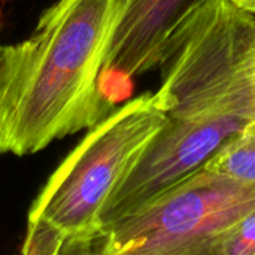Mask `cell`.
<instances>
[{"label": "cell", "instance_id": "9c48e42d", "mask_svg": "<svg viewBox=\"0 0 255 255\" xmlns=\"http://www.w3.org/2000/svg\"><path fill=\"white\" fill-rule=\"evenodd\" d=\"M221 255H255V209L227 233Z\"/></svg>", "mask_w": 255, "mask_h": 255}, {"label": "cell", "instance_id": "52a82bcc", "mask_svg": "<svg viewBox=\"0 0 255 255\" xmlns=\"http://www.w3.org/2000/svg\"><path fill=\"white\" fill-rule=\"evenodd\" d=\"M205 169L255 185V120L229 139Z\"/></svg>", "mask_w": 255, "mask_h": 255}, {"label": "cell", "instance_id": "8fae6325", "mask_svg": "<svg viewBox=\"0 0 255 255\" xmlns=\"http://www.w3.org/2000/svg\"><path fill=\"white\" fill-rule=\"evenodd\" d=\"M238 9L250 15L255 21V0H230Z\"/></svg>", "mask_w": 255, "mask_h": 255}, {"label": "cell", "instance_id": "30bf717a", "mask_svg": "<svg viewBox=\"0 0 255 255\" xmlns=\"http://www.w3.org/2000/svg\"><path fill=\"white\" fill-rule=\"evenodd\" d=\"M99 235L66 238L57 255H99Z\"/></svg>", "mask_w": 255, "mask_h": 255}, {"label": "cell", "instance_id": "277c9868", "mask_svg": "<svg viewBox=\"0 0 255 255\" xmlns=\"http://www.w3.org/2000/svg\"><path fill=\"white\" fill-rule=\"evenodd\" d=\"M255 209V185L202 169L99 235V255H221Z\"/></svg>", "mask_w": 255, "mask_h": 255}, {"label": "cell", "instance_id": "8992f818", "mask_svg": "<svg viewBox=\"0 0 255 255\" xmlns=\"http://www.w3.org/2000/svg\"><path fill=\"white\" fill-rule=\"evenodd\" d=\"M202 1H118V15L99 81L102 96L112 108L128 100L136 78L160 66L170 36Z\"/></svg>", "mask_w": 255, "mask_h": 255}, {"label": "cell", "instance_id": "3957f363", "mask_svg": "<svg viewBox=\"0 0 255 255\" xmlns=\"http://www.w3.org/2000/svg\"><path fill=\"white\" fill-rule=\"evenodd\" d=\"M164 123L155 93L121 103L52 172L33 200L27 221H43L64 239L99 235L111 197Z\"/></svg>", "mask_w": 255, "mask_h": 255}, {"label": "cell", "instance_id": "6da1fadb", "mask_svg": "<svg viewBox=\"0 0 255 255\" xmlns=\"http://www.w3.org/2000/svg\"><path fill=\"white\" fill-rule=\"evenodd\" d=\"M120 0H57L21 42L0 45V154L42 151L117 108L100 75Z\"/></svg>", "mask_w": 255, "mask_h": 255}, {"label": "cell", "instance_id": "7c38bea8", "mask_svg": "<svg viewBox=\"0 0 255 255\" xmlns=\"http://www.w3.org/2000/svg\"><path fill=\"white\" fill-rule=\"evenodd\" d=\"M99 242H100V241H99Z\"/></svg>", "mask_w": 255, "mask_h": 255}, {"label": "cell", "instance_id": "5b68a950", "mask_svg": "<svg viewBox=\"0 0 255 255\" xmlns=\"http://www.w3.org/2000/svg\"><path fill=\"white\" fill-rule=\"evenodd\" d=\"M250 121L233 117H167L134 167L111 197L102 229L130 215L202 170ZM102 232V230H100Z\"/></svg>", "mask_w": 255, "mask_h": 255}, {"label": "cell", "instance_id": "ba28073f", "mask_svg": "<svg viewBox=\"0 0 255 255\" xmlns=\"http://www.w3.org/2000/svg\"><path fill=\"white\" fill-rule=\"evenodd\" d=\"M64 238L43 221H27L21 255H57Z\"/></svg>", "mask_w": 255, "mask_h": 255}, {"label": "cell", "instance_id": "7a4b0ae2", "mask_svg": "<svg viewBox=\"0 0 255 255\" xmlns=\"http://www.w3.org/2000/svg\"><path fill=\"white\" fill-rule=\"evenodd\" d=\"M155 91L167 117L255 120V21L230 0H203L170 36Z\"/></svg>", "mask_w": 255, "mask_h": 255}]
</instances>
